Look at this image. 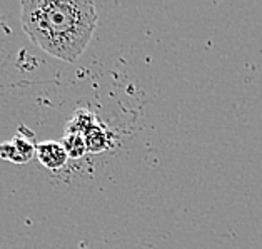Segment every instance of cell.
Segmentation results:
<instances>
[{
	"label": "cell",
	"mask_w": 262,
	"mask_h": 249,
	"mask_svg": "<svg viewBox=\"0 0 262 249\" xmlns=\"http://www.w3.org/2000/svg\"><path fill=\"white\" fill-rule=\"evenodd\" d=\"M95 124H97V117H95L94 112H91L89 109H77L74 112L72 119L69 120L66 132H74V134H80V136H85Z\"/></svg>",
	"instance_id": "5b68a950"
},
{
	"label": "cell",
	"mask_w": 262,
	"mask_h": 249,
	"mask_svg": "<svg viewBox=\"0 0 262 249\" xmlns=\"http://www.w3.org/2000/svg\"><path fill=\"white\" fill-rule=\"evenodd\" d=\"M35 156L39 162L50 171H59L69 161L67 151L63 149L62 142L57 140H46V142H37Z\"/></svg>",
	"instance_id": "3957f363"
},
{
	"label": "cell",
	"mask_w": 262,
	"mask_h": 249,
	"mask_svg": "<svg viewBox=\"0 0 262 249\" xmlns=\"http://www.w3.org/2000/svg\"><path fill=\"white\" fill-rule=\"evenodd\" d=\"M84 137H85L87 151L94 152V154L104 152L105 149H108V144H111V134H108V131L100 122L95 124Z\"/></svg>",
	"instance_id": "277c9868"
},
{
	"label": "cell",
	"mask_w": 262,
	"mask_h": 249,
	"mask_svg": "<svg viewBox=\"0 0 262 249\" xmlns=\"http://www.w3.org/2000/svg\"><path fill=\"white\" fill-rule=\"evenodd\" d=\"M22 29L43 52L63 62H75L97 27L92 0H22Z\"/></svg>",
	"instance_id": "6da1fadb"
},
{
	"label": "cell",
	"mask_w": 262,
	"mask_h": 249,
	"mask_svg": "<svg viewBox=\"0 0 262 249\" xmlns=\"http://www.w3.org/2000/svg\"><path fill=\"white\" fill-rule=\"evenodd\" d=\"M60 142L63 146V149L67 151L70 159H80L85 156V152H89L87 144H85V137L80 136V134L66 132Z\"/></svg>",
	"instance_id": "8992f818"
},
{
	"label": "cell",
	"mask_w": 262,
	"mask_h": 249,
	"mask_svg": "<svg viewBox=\"0 0 262 249\" xmlns=\"http://www.w3.org/2000/svg\"><path fill=\"white\" fill-rule=\"evenodd\" d=\"M37 144L34 132L29 127L20 126L14 137L7 142H0V159L14 164H27L35 156Z\"/></svg>",
	"instance_id": "7a4b0ae2"
}]
</instances>
